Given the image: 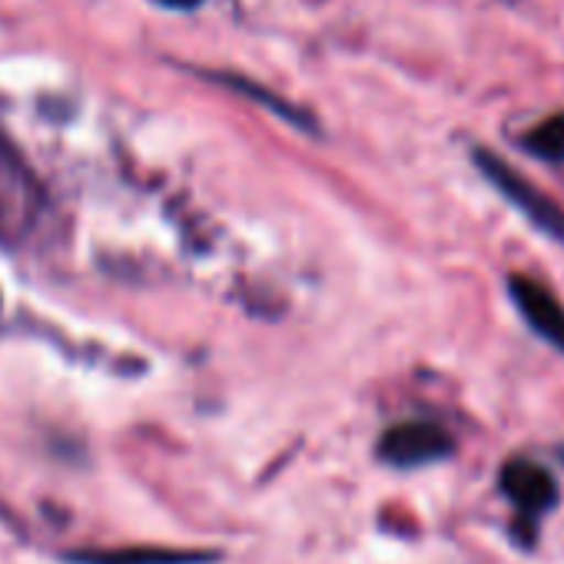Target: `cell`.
<instances>
[{
    "mask_svg": "<svg viewBox=\"0 0 564 564\" xmlns=\"http://www.w3.org/2000/svg\"><path fill=\"white\" fill-rule=\"evenodd\" d=\"M47 193L18 143L0 127V246H21L44 219Z\"/></svg>",
    "mask_w": 564,
    "mask_h": 564,
    "instance_id": "1",
    "label": "cell"
},
{
    "mask_svg": "<svg viewBox=\"0 0 564 564\" xmlns=\"http://www.w3.org/2000/svg\"><path fill=\"white\" fill-rule=\"evenodd\" d=\"M501 495L514 505V538L531 547L538 541V521L557 505V481L547 468L528 458H511L498 471Z\"/></svg>",
    "mask_w": 564,
    "mask_h": 564,
    "instance_id": "2",
    "label": "cell"
},
{
    "mask_svg": "<svg viewBox=\"0 0 564 564\" xmlns=\"http://www.w3.org/2000/svg\"><path fill=\"white\" fill-rule=\"evenodd\" d=\"M475 163L478 170L488 176V183L544 236H551L554 242H564V209L557 203H551L538 186H531L518 170H511L505 160H498L488 150H475Z\"/></svg>",
    "mask_w": 564,
    "mask_h": 564,
    "instance_id": "3",
    "label": "cell"
},
{
    "mask_svg": "<svg viewBox=\"0 0 564 564\" xmlns=\"http://www.w3.org/2000/svg\"><path fill=\"white\" fill-rule=\"evenodd\" d=\"M455 455V438L432 422H402L379 438V458L392 468H422Z\"/></svg>",
    "mask_w": 564,
    "mask_h": 564,
    "instance_id": "4",
    "label": "cell"
},
{
    "mask_svg": "<svg viewBox=\"0 0 564 564\" xmlns=\"http://www.w3.org/2000/svg\"><path fill=\"white\" fill-rule=\"evenodd\" d=\"M508 296L528 329L541 336L551 349L564 352V306L551 296V290L528 275H508Z\"/></svg>",
    "mask_w": 564,
    "mask_h": 564,
    "instance_id": "5",
    "label": "cell"
},
{
    "mask_svg": "<svg viewBox=\"0 0 564 564\" xmlns=\"http://www.w3.org/2000/svg\"><path fill=\"white\" fill-rule=\"evenodd\" d=\"M61 557L67 564H213L219 554L186 551V547L130 544V547H77V551H64Z\"/></svg>",
    "mask_w": 564,
    "mask_h": 564,
    "instance_id": "6",
    "label": "cell"
},
{
    "mask_svg": "<svg viewBox=\"0 0 564 564\" xmlns=\"http://www.w3.org/2000/svg\"><path fill=\"white\" fill-rule=\"evenodd\" d=\"M206 77L223 84V87H229V90H236V94H242V97H249V100H256V104H262L265 110H272L275 117H282L286 123L316 133V120L306 110H300V107H293L286 100H279V94H272V90H265V87H259V84H252L246 77H236V74H206Z\"/></svg>",
    "mask_w": 564,
    "mask_h": 564,
    "instance_id": "7",
    "label": "cell"
},
{
    "mask_svg": "<svg viewBox=\"0 0 564 564\" xmlns=\"http://www.w3.org/2000/svg\"><path fill=\"white\" fill-rule=\"evenodd\" d=\"M524 147L547 163H561L564 160V113H554L541 127H534L524 137Z\"/></svg>",
    "mask_w": 564,
    "mask_h": 564,
    "instance_id": "8",
    "label": "cell"
},
{
    "mask_svg": "<svg viewBox=\"0 0 564 564\" xmlns=\"http://www.w3.org/2000/svg\"><path fill=\"white\" fill-rule=\"evenodd\" d=\"M153 4H160L166 11H196L203 0H153Z\"/></svg>",
    "mask_w": 564,
    "mask_h": 564,
    "instance_id": "9",
    "label": "cell"
}]
</instances>
